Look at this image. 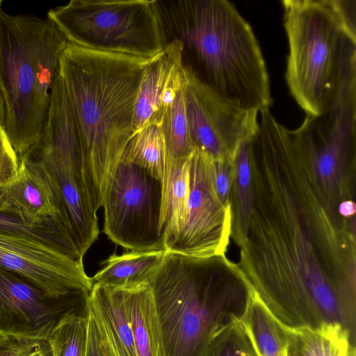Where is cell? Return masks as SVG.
Listing matches in <instances>:
<instances>
[{
    "label": "cell",
    "instance_id": "cell-1",
    "mask_svg": "<svg viewBox=\"0 0 356 356\" xmlns=\"http://www.w3.org/2000/svg\"><path fill=\"white\" fill-rule=\"evenodd\" d=\"M251 202L236 264L282 325L337 324L356 335L355 181H326L289 129L263 116L251 139Z\"/></svg>",
    "mask_w": 356,
    "mask_h": 356
},
{
    "label": "cell",
    "instance_id": "cell-2",
    "mask_svg": "<svg viewBox=\"0 0 356 356\" xmlns=\"http://www.w3.org/2000/svg\"><path fill=\"white\" fill-rule=\"evenodd\" d=\"M147 58L67 43L59 63L80 138L88 198L97 213L134 136L136 100Z\"/></svg>",
    "mask_w": 356,
    "mask_h": 356
},
{
    "label": "cell",
    "instance_id": "cell-3",
    "mask_svg": "<svg viewBox=\"0 0 356 356\" xmlns=\"http://www.w3.org/2000/svg\"><path fill=\"white\" fill-rule=\"evenodd\" d=\"M164 38L178 40L197 78L248 111L269 108V75L249 23L227 0L155 1Z\"/></svg>",
    "mask_w": 356,
    "mask_h": 356
},
{
    "label": "cell",
    "instance_id": "cell-4",
    "mask_svg": "<svg viewBox=\"0 0 356 356\" xmlns=\"http://www.w3.org/2000/svg\"><path fill=\"white\" fill-rule=\"evenodd\" d=\"M149 285L163 356H203L220 331L241 320L254 295L225 254L194 257L165 251Z\"/></svg>",
    "mask_w": 356,
    "mask_h": 356
},
{
    "label": "cell",
    "instance_id": "cell-5",
    "mask_svg": "<svg viewBox=\"0 0 356 356\" xmlns=\"http://www.w3.org/2000/svg\"><path fill=\"white\" fill-rule=\"evenodd\" d=\"M0 1V94L3 130L19 156L40 138L68 42L48 18L13 15Z\"/></svg>",
    "mask_w": 356,
    "mask_h": 356
},
{
    "label": "cell",
    "instance_id": "cell-6",
    "mask_svg": "<svg viewBox=\"0 0 356 356\" xmlns=\"http://www.w3.org/2000/svg\"><path fill=\"white\" fill-rule=\"evenodd\" d=\"M289 44L285 79L306 115L331 108L356 76V38L330 0H282Z\"/></svg>",
    "mask_w": 356,
    "mask_h": 356
},
{
    "label": "cell",
    "instance_id": "cell-7",
    "mask_svg": "<svg viewBox=\"0 0 356 356\" xmlns=\"http://www.w3.org/2000/svg\"><path fill=\"white\" fill-rule=\"evenodd\" d=\"M47 18L88 49L150 58L165 45L155 0H72Z\"/></svg>",
    "mask_w": 356,
    "mask_h": 356
},
{
    "label": "cell",
    "instance_id": "cell-8",
    "mask_svg": "<svg viewBox=\"0 0 356 356\" xmlns=\"http://www.w3.org/2000/svg\"><path fill=\"white\" fill-rule=\"evenodd\" d=\"M161 205V184L139 166L120 161L103 203L104 232L130 251L164 250Z\"/></svg>",
    "mask_w": 356,
    "mask_h": 356
},
{
    "label": "cell",
    "instance_id": "cell-9",
    "mask_svg": "<svg viewBox=\"0 0 356 356\" xmlns=\"http://www.w3.org/2000/svg\"><path fill=\"white\" fill-rule=\"evenodd\" d=\"M22 156L40 164L53 180L63 222L83 257L98 238L99 227L87 193L79 147L64 135L44 131Z\"/></svg>",
    "mask_w": 356,
    "mask_h": 356
},
{
    "label": "cell",
    "instance_id": "cell-10",
    "mask_svg": "<svg viewBox=\"0 0 356 356\" xmlns=\"http://www.w3.org/2000/svg\"><path fill=\"white\" fill-rule=\"evenodd\" d=\"M187 119L195 149L211 159L233 160L240 143L258 129L257 111L244 109L214 93L184 63Z\"/></svg>",
    "mask_w": 356,
    "mask_h": 356
},
{
    "label": "cell",
    "instance_id": "cell-11",
    "mask_svg": "<svg viewBox=\"0 0 356 356\" xmlns=\"http://www.w3.org/2000/svg\"><path fill=\"white\" fill-rule=\"evenodd\" d=\"M231 232L232 209L225 207L216 193L211 159L195 149L185 222L168 251L194 257L225 255Z\"/></svg>",
    "mask_w": 356,
    "mask_h": 356
},
{
    "label": "cell",
    "instance_id": "cell-12",
    "mask_svg": "<svg viewBox=\"0 0 356 356\" xmlns=\"http://www.w3.org/2000/svg\"><path fill=\"white\" fill-rule=\"evenodd\" d=\"M89 294L52 296L0 268V333L46 340L63 318L86 308Z\"/></svg>",
    "mask_w": 356,
    "mask_h": 356
},
{
    "label": "cell",
    "instance_id": "cell-13",
    "mask_svg": "<svg viewBox=\"0 0 356 356\" xmlns=\"http://www.w3.org/2000/svg\"><path fill=\"white\" fill-rule=\"evenodd\" d=\"M0 268L26 278L55 296L90 293L93 285L83 261L20 236L0 234Z\"/></svg>",
    "mask_w": 356,
    "mask_h": 356
},
{
    "label": "cell",
    "instance_id": "cell-14",
    "mask_svg": "<svg viewBox=\"0 0 356 356\" xmlns=\"http://www.w3.org/2000/svg\"><path fill=\"white\" fill-rule=\"evenodd\" d=\"M19 157L18 175L0 188V211L31 224L63 222L58 191L49 174L38 163Z\"/></svg>",
    "mask_w": 356,
    "mask_h": 356
},
{
    "label": "cell",
    "instance_id": "cell-15",
    "mask_svg": "<svg viewBox=\"0 0 356 356\" xmlns=\"http://www.w3.org/2000/svg\"><path fill=\"white\" fill-rule=\"evenodd\" d=\"M183 53L181 41H168L145 68L136 100L134 134L149 125H161L163 96L173 74L184 65Z\"/></svg>",
    "mask_w": 356,
    "mask_h": 356
},
{
    "label": "cell",
    "instance_id": "cell-16",
    "mask_svg": "<svg viewBox=\"0 0 356 356\" xmlns=\"http://www.w3.org/2000/svg\"><path fill=\"white\" fill-rule=\"evenodd\" d=\"M88 303L99 321L115 356H137L125 290L93 282Z\"/></svg>",
    "mask_w": 356,
    "mask_h": 356
},
{
    "label": "cell",
    "instance_id": "cell-17",
    "mask_svg": "<svg viewBox=\"0 0 356 356\" xmlns=\"http://www.w3.org/2000/svg\"><path fill=\"white\" fill-rule=\"evenodd\" d=\"M192 156L184 160L166 159L165 161L159 219L165 251L170 249L185 222Z\"/></svg>",
    "mask_w": 356,
    "mask_h": 356
},
{
    "label": "cell",
    "instance_id": "cell-18",
    "mask_svg": "<svg viewBox=\"0 0 356 356\" xmlns=\"http://www.w3.org/2000/svg\"><path fill=\"white\" fill-rule=\"evenodd\" d=\"M164 255L165 250L113 253L102 261L104 267L92 277V282L121 289L150 284Z\"/></svg>",
    "mask_w": 356,
    "mask_h": 356
},
{
    "label": "cell",
    "instance_id": "cell-19",
    "mask_svg": "<svg viewBox=\"0 0 356 356\" xmlns=\"http://www.w3.org/2000/svg\"><path fill=\"white\" fill-rule=\"evenodd\" d=\"M284 330L286 356H356V338L339 325Z\"/></svg>",
    "mask_w": 356,
    "mask_h": 356
},
{
    "label": "cell",
    "instance_id": "cell-20",
    "mask_svg": "<svg viewBox=\"0 0 356 356\" xmlns=\"http://www.w3.org/2000/svg\"><path fill=\"white\" fill-rule=\"evenodd\" d=\"M137 356H163L159 322L149 284L124 289Z\"/></svg>",
    "mask_w": 356,
    "mask_h": 356
},
{
    "label": "cell",
    "instance_id": "cell-21",
    "mask_svg": "<svg viewBox=\"0 0 356 356\" xmlns=\"http://www.w3.org/2000/svg\"><path fill=\"white\" fill-rule=\"evenodd\" d=\"M0 234L31 239L83 261L71 235L59 219L31 224L0 211Z\"/></svg>",
    "mask_w": 356,
    "mask_h": 356
},
{
    "label": "cell",
    "instance_id": "cell-22",
    "mask_svg": "<svg viewBox=\"0 0 356 356\" xmlns=\"http://www.w3.org/2000/svg\"><path fill=\"white\" fill-rule=\"evenodd\" d=\"M253 135L244 138L240 143L232 160L234 179L231 238L236 245L241 241L249 220L252 191L250 150Z\"/></svg>",
    "mask_w": 356,
    "mask_h": 356
},
{
    "label": "cell",
    "instance_id": "cell-23",
    "mask_svg": "<svg viewBox=\"0 0 356 356\" xmlns=\"http://www.w3.org/2000/svg\"><path fill=\"white\" fill-rule=\"evenodd\" d=\"M241 321L259 356H286L284 326L270 314L254 293Z\"/></svg>",
    "mask_w": 356,
    "mask_h": 356
},
{
    "label": "cell",
    "instance_id": "cell-24",
    "mask_svg": "<svg viewBox=\"0 0 356 356\" xmlns=\"http://www.w3.org/2000/svg\"><path fill=\"white\" fill-rule=\"evenodd\" d=\"M121 161L139 166L162 184L166 151L160 127L149 125L134 134L125 147Z\"/></svg>",
    "mask_w": 356,
    "mask_h": 356
},
{
    "label": "cell",
    "instance_id": "cell-25",
    "mask_svg": "<svg viewBox=\"0 0 356 356\" xmlns=\"http://www.w3.org/2000/svg\"><path fill=\"white\" fill-rule=\"evenodd\" d=\"M159 127L165 142L166 159L184 160L193 155L195 147L187 119L184 84L165 110Z\"/></svg>",
    "mask_w": 356,
    "mask_h": 356
},
{
    "label": "cell",
    "instance_id": "cell-26",
    "mask_svg": "<svg viewBox=\"0 0 356 356\" xmlns=\"http://www.w3.org/2000/svg\"><path fill=\"white\" fill-rule=\"evenodd\" d=\"M87 337L88 305L86 309L63 318L46 341L51 356H86Z\"/></svg>",
    "mask_w": 356,
    "mask_h": 356
},
{
    "label": "cell",
    "instance_id": "cell-27",
    "mask_svg": "<svg viewBox=\"0 0 356 356\" xmlns=\"http://www.w3.org/2000/svg\"><path fill=\"white\" fill-rule=\"evenodd\" d=\"M203 356H259L241 320L220 331L210 342Z\"/></svg>",
    "mask_w": 356,
    "mask_h": 356
},
{
    "label": "cell",
    "instance_id": "cell-28",
    "mask_svg": "<svg viewBox=\"0 0 356 356\" xmlns=\"http://www.w3.org/2000/svg\"><path fill=\"white\" fill-rule=\"evenodd\" d=\"M0 356H51L44 339L0 333Z\"/></svg>",
    "mask_w": 356,
    "mask_h": 356
},
{
    "label": "cell",
    "instance_id": "cell-29",
    "mask_svg": "<svg viewBox=\"0 0 356 356\" xmlns=\"http://www.w3.org/2000/svg\"><path fill=\"white\" fill-rule=\"evenodd\" d=\"M211 166L216 193L225 207L232 209L234 179L232 160L211 159Z\"/></svg>",
    "mask_w": 356,
    "mask_h": 356
},
{
    "label": "cell",
    "instance_id": "cell-30",
    "mask_svg": "<svg viewBox=\"0 0 356 356\" xmlns=\"http://www.w3.org/2000/svg\"><path fill=\"white\" fill-rule=\"evenodd\" d=\"M86 356H115L103 327L88 303Z\"/></svg>",
    "mask_w": 356,
    "mask_h": 356
},
{
    "label": "cell",
    "instance_id": "cell-31",
    "mask_svg": "<svg viewBox=\"0 0 356 356\" xmlns=\"http://www.w3.org/2000/svg\"><path fill=\"white\" fill-rule=\"evenodd\" d=\"M20 161L3 129H0V188L18 175Z\"/></svg>",
    "mask_w": 356,
    "mask_h": 356
},
{
    "label": "cell",
    "instance_id": "cell-32",
    "mask_svg": "<svg viewBox=\"0 0 356 356\" xmlns=\"http://www.w3.org/2000/svg\"><path fill=\"white\" fill-rule=\"evenodd\" d=\"M337 17L348 31L356 38V1L330 0Z\"/></svg>",
    "mask_w": 356,
    "mask_h": 356
},
{
    "label": "cell",
    "instance_id": "cell-33",
    "mask_svg": "<svg viewBox=\"0 0 356 356\" xmlns=\"http://www.w3.org/2000/svg\"><path fill=\"white\" fill-rule=\"evenodd\" d=\"M5 122V105L3 97L0 94V129H3Z\"/></svg>",
    "mask_w": 356,
    "mask_h": 356
}]
</instances>
